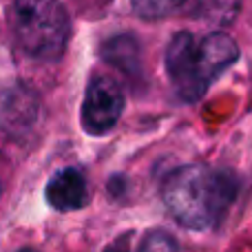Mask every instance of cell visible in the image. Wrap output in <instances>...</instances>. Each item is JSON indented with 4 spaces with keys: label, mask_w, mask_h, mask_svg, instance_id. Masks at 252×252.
<instances>
[{
    "label": "cell",
    "mask_w": 252,
    "mask_h": 252,
    "mask_svg": "<svg viewBox=\"0 0 252 252\" xmlns=\"http://www.w3.org/2000/svg\"><path fill=\"white\" fill-rule=\"evenodd\" d=\"M124 111V93L111 78L97 75L89 82L82 102V124L91 135L109 133Z\"/></svg>",
    "instance_id": "277c9868"
},
{
    "label": "cell",
    "mask_w": 252,
    "mask_h": 252,
    "mask_svg": "<svg viewBox=\"0 0 252 252\" xmlns=\"http://www.w3.org/2000/svg\"><path fill=\"white\" fill-rule=\"evenodd\" d=\"M130 2H133V9L139 18L157 20V18H164L173 13L175 9H179L186 0H130Z\"/></svg>",
    "instance_id": "ba28073f"
},
{
    "label": "cell",
    "mask_w": 252,
    "mask_h": 252,
    "mask_svg": "<svg viewBox=\"0 0 252 252\" xmlns=\"http://www.w3.org/2000/svg\"><path fill=\"white\" fill-rule=\"evenodd\" d=\"M166 208L188 230H210L237 197V179L228 170L204 164L175 168L161 188Z\"/></svg>",
    "instance_id": "6da1fadb"
},
{
    "label": "cell",
    "mask_w": 252,
    "mask_h": 252,
    "mask_svg": "<svg viewBox=\"0 0 252 252\" xmlns=\"http://www.w3.org/2000/svg\"><path fill=\"white\" fill-rule=\"evenodd\" d=\"M0 192H2V188H0Z\"/></svg>",
    "instance_id": "30bf717a"
},
{
    "label": "cell",
    "mask_w": 252,
    "mask_h": 252,
    "mask_svg": "<svg viewBox=\"0 0 252 252\" xmlns=\"http://www.w3.org/2000/svg\"><path fill=\"white\" fill-rule=\"evenodd\" d=\"M47 201L51 208L60 213H71V210L84 208L89 199L87 179L78 168H62L51 177L47 184Z\"/></svg>",
    "instance_id": "8992f818"
},
{
    "label": "cell",
    "mask_w": 252,
    "mask_h": 252,
    "mask_svg": "<svg viewBox=\"0 0 252 252\" xmlns=\"http://www.w3.org/2000/svg\"><path fill=\"white\" fill-rule=\"evenodd\" d=\"M175 250L177 248V241L173 239L170 235H166V232H151V235L146 237V239L142 241V250Z\"/></svg>",
    "instance_id": "9c48e42d"
},
{
    "label": "cell",
    "mask_w": 252,
    "mask_h": 252,
    "mask_svg": "<svg viewBox=\"0 0 252 252\" xmlns=\"http://www.w3.org/2000/svg\"><path fill=\"white\" fill-rule=\"evenodd\" d=\"M13 33L27 56L56 62L69 44L71 22L60 0H13Z\"/></svg>",
    "instance_id": "7a4b0ae2"
},
{
    "label": "cell",
    "mask_w": 252,
    "mask_h": 252,
    "mask_svg": "<svg viewBox=\"0 0 252 252\" xmlns=\"http://www.w3.org/2000/svg\"><path fill=\"white\" fill-rule=\"evenodd\" d=\"M166 71L173 87L186 102L199 100L213 82L206 69L201 44L190 31H179L173 35L166 49Z\"/></svg>",
    "instance_id": "3957f363"
},
{
    "label": "cell",
    "mask_w": 252,
    "mask_h": 252,
    "mask_svg": "<svg viewBox=\"0 0 252 252\" xmlns=\"http://www.w3.org/2000/svg\"><path fill=\"white\" fill-rule=\"evenodd\" d=\"M38 115L40 102L31 89L9 87L0 91V133L20 137L35 126Z\"/></svg>",
    "instance_id": "5b68a950"
},
{
    "label": "cell",
    "mask_w": 252,
    "mask_h": 252,
    "mask_svg": "<svg viewBox=\"0 0 252 252\" xmlns=\"http://www.w3.org/2000/svg\"><path fill=\"white\" fill-rule=\"evenodd\" d=\"M241 7V0H192L190 13L215 27L232 25Z\"/></svg>",
    "instance_id": "52a82bcc"
}]
</instances>
